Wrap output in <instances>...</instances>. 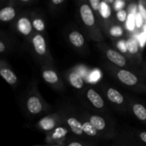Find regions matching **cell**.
<instances>
[{"mask_svg":"<svg viewBox=\"0 0 146 146\" xmlns=\"http://www.w3.org/2000/svg\"><path fill=\"white\" fill-rule=\"evenodd\" d=\"M5 49H6V46L5 44H4V41L1 40V41H0V52L3 53L4 51H5Z\"/></svg>","mask_w":146,"mask_h":146,"instance_id":"1f68e13d","label":"cell"},{"mask_svg":"<svg viewBox=\"0 0 146 146\" xmlns=\"http://www.w3.org/2000/svg\"><path fill=\"white\" fill-rule=\"evenodd\" d=\"M143 23V17L141 13L138 12L135 14V25L138 28H141Z\"/></svg>","mask_w":146,"mask_h":146,"instance_id":"4316f807","label":"cell"},{"mask_svg":"<svg viewBox=\"0 0 146 146\" xmlns=\"http://www.w3.org/2000/svg\"><path fill=\"white\" fill-rule=\"evenodd\" d=\"M51 146H61V145H58V144H54V145H51Z\"/></svg>","mask_w":146,"mask_h":146,"instance_id":"e575fe53","label":"cell"},{"mask_svg":"<svg viewBox=\"0 0 146 146\" xmlns=\"http://www.w3.org/2000/svg\"><path fill=\"white\" fill-rule=\"evenodd\" d=\"M107 98L111 102L121 105L124 103V97L118 90L113 88H108L106 91Z\"/></svg>","mask_w":146,"mask_h":146,"instance_id":"ba28073f","label":"cell"},{"mask_svg":"<svg viewBox=\"0 0 146 146\" xmlns=\"http://www.w3.org/2000/svg\"><path fill=\"white\" fill-rule=\"evenodd\" d=\"M139 138L146 145V131H142L141 133H140Z\"/></svg>","mask_w":146,"mask_h":146,"instance_id":"f546056e","label":"cell"},{"mask_svg":"<svg viewBox=\"0 0 146 146\" xmlns=\"http://www.w3.org/2000/svg\"><path fill=\"white\" fill-rule=\"evenodd\" d=\"M27 107L29 113L34 115L41 113L43 109L41 100L36 96H32L28 98L27 101Z\"/></svg>","mask_w":146,"mask_h":146,"instance_id":"5b68a950","label":"cell"},{"mask_svg":"<svg viewBox=\"0 0 146 146\" xmlns=\"http://www.w3.org/2000/svg\"><path fill=\"white\" fill-rule=\"evenodd\" d=\"M67 146H84L81 143V142H78V141H73V142L70 143Z\"/></svg>","mask_w":146,"mask_h":146,"instance_id":"4dcf8cb0","label":"cell"},{"mask_svg":"<svg viewBox=\"0 0 146 146\" xmlns=\"http://www.w3.org/2000/svg\"><path fill=\"white\" fill-rule=\"evenodd\" d=\"M99 13L102 17L106 19L108 18L111 15V9H110L109 6L107 4L106 1H102L101 4V7H100Z\"/></svg>","mask_w":146,"mask_h":146,"instance_id":"ffe728a7","label":"cell"},{"mask_svg":"<svg viewBox=\"0 0 146 146\" xmlns=\"http://www.w3.org/2000/svg\"><path fill=\"white\" fill-rule=\"evenodd\" d=\"M70 84L76 89H81L84 87V81L80 74L76 72H72L68 76Z\"/></svg>","mask_w":146,"mask_h":146,"instance_id":"5bb4252c","label":"cell"},{"mask_svg":"<svg viewBox=\"0 0 146 146\" xmlns=\"http://www.w3.org/2000/svg\"><path fill=\"white\" fill-rule=\"evenodd\" d=\"M127 51L131 54H136L139 50V46L136 40L130 38L126 41Z\"/></svg>","mask_w":146,"mask_h":146,"instance_id":"d6986e66","label":"cell"},{"mask_svg":"<svg viewBox=\"0 0 146 146\" xmlns=\"http://www.w3.org/2000/svg\"><path fill=\"white\" fill-rule=\"evenodd\" d=\"M117 78L124 85L135 86L140 82V79L135 74L125 69L118 70L116 74Z\"/></svg>","mask_w":146,"mask_h":146,"instance_id":"6da1fadb","label":"cell"},{"mask_svg":"<svg viewBox=\"0 0 146 146\" xmlns=\"http://www.w3.org/2000/svg\"><path fill=\"white\" fill-rule=\"evenodd\" d=\"M41 125L44 130H50L54 126L55 123H54V121L52 119L46 118L43 119V121H41Z\"/></svg>","mask_w":146,"mask_h":146,"instance_id":"603a6c76","label":"cell"},{"mask_svg":"<svg viewBox=\"0 0 146 146\" xmlns=\"http://www.w3.org/2000/svg\"><path fill=\"white\" fill-rule=\"evenodd\" d=\"M79 11L81 20L87 27H92L95 25V16L94 11L88 4H83L80 7Z\"/></svg>","mask_w":146,"mask_h":146,"instance_id":"7a4b0ae2","label":"cell"},{"mask_svg":"<svg viewBox=\"0 0 146 146\" xmlns=\"http://www.w3.org/2000/svg\"><path fill=\"white\" fill-rule=\"evenodd\" d=\"M33 27L38 31H43L45 29V24L41 19L36 18L32 21Z\"/></svg>","mask_w":146,"mask_h":146,"instance_id":"7402d4cb","label":"cell"},{"mask_svg":"<svg viewBox=\"0 0 146 146\" xmlns=\"http://www.w3.org/2000/svg\"><path fill=\"white\" fill-rule=\"evenodd\" d=\"M106 55L111 62L116 65L117 66L124 67L127 64L126 58L117 51L111 48H108L106 51Z\"/></svg>","mask_w":146,"mask_h":146,"instance_id":"3957f363","label":"cell"},{"mask_svg":"<svg viewBox=\"0 0 146 146\" xmlns=\"http://www.w3.org/2000/svg\"><path fill=\"white\" fill-rule=\"evenodd\" d=\"M86 97L88 101L95 108L101 109L104 107V101L100 94L93 88H89L86 92Z\"/></svg>","mask_w":146,"mask_h":146,"instance_id":"8992f818","label":"cell"},{"mask_svg":"<svg viewBox=\"0 0 146 146\" xmlns=\"http://www.w3.org/2000/svg\"><path fill=\"white\" fill-rule=\"evenodd\" d=\"M42 76L44 81L49 84H56L59 81L58 74L51 69L44 70L43 71Z\"/></svg>","mask_w":146,"mask_h":146,"instance_id":"2e32d148","label":"cell"},{"mask_svg":"<svg viewBox=\"0 0 146 146\" xmlns=\"http://www.w3.org/2000/svg\"><path fill=\"white\" fill-rule=\"evenodd\" d=\"M68 40L76 48L82 47L85 44V38L81 32L78 31H73L68 35Z\"/></svg>","mask_w":146,"mask_h":146,"instance_id":"9c48e42d","label":"cell"},{"mask_svg":"<svg viewBox=\"0 0 146 146\" xmlns=\"http://www.w3.org/2000/svg\"><path fill=\"white\" fill-rule=\"evenodd\" d=\"M32 44L36 53L39 56H44L46 53L45 38L40 34H36L32 38Z\"/></svg>","mask_w":146,"mask_h":146,"instance_id":"277c9868","label":"cell"},{"mask_svg":"<svg viewBox=\"0 0 146 146\" xmlns=\"http://www.w3.org/2000/svg\"><path fill=\"white\" fill-rule=\"evenodd\" d=\"M135 26V13H130L126 20V27L129 31H133Z\"/></svg>","mask_w":146,"mask_h":146,"instance_id":"44dd1931","label":"cell"},{"mask_svg":"<svg viewBox=\"0 0 146 146\" xmlns=\"http://www.w3.org/2000/svg\"><path fill=\"white\" fill-rule=\"evenodd\" d=\"M0 75L10 85H14L18 80L16 74L8 68H1Z\"/></svg>","mask_w":146,"mask_h":146,"instance_id":"8fae6325","label":"cell"},{"mask_svg":"<svg viewBox=\"0 0 146 146\" xmlns=\"http://www.w3.org/2000/svg\"><path fill=\"white\" fill-rule=\"evenodd\" d=\"M101 2L102 1H100V0H90L89 1V3L91 5V7H92L93 9L96 11H98V12H99Z\"/></svg>","mask_w":146,"mask_h":146,"instance_id":"484cf974","label":"cell"},{"mask_svg":"<svg viewBox=\"0 0 146 146\" xmlns=\"http://www.w3.org/2000/svg\"><path fill=\"white\" fill-rule=\"evenodd\" d=\"M83 131L84 133L91 137H95L98 135V131L91 125L89 121L83 123Z\"/></svg>","mask_w":146,"mask_h":146,"instance_id":"e0dca14e","label":"cell"},{"mask_svg":"<svg viewBox=\"0 0 146 146\" xmlns=\"http://www.w3.org/2000/svg\"><path fill=\"white\" fill-rule=\"evenodd\" d=\"M16 10L12 7H6L0 11V20L3 22L9 21L16 17Z\"/></svg>","mask_w":146,"mask_h":146,"instance_id":"7c38bea8","label":"cell"},{"mask_svg":"<svg viewBox=\"0 0 146 146\" xmlns=\"http://www.w3.org/2000/svg\"><path fill=\"white\" fill-rule=\"evenodd\" d=\"M118 48L121 52L125 53L127 52V47H126V42L124 41H121L118 43Z\"/></svg>","mask_w":146,"mask_h":146,"instance_id":"83f0119b","label":"cell"},{"mask_svg":"<svg viewBox=\"0 0 146 146\" xmlns=\"http://www.w3.org/2000/svg\"><path fill=\"white\" fill-rule=\"evenodd\" d=\"M89 122L98 131H102L106 127V123L104 118L97 115H93L90 117Z\"/></svg>","mask_w":146,"mask_h":146,"instance_id":"4fadbf2b","label":"cell"},{"mask_svg":"<svg viewBox=\"0 0 146 146\" xmlns=\"http://www.w3.org/2000/svg\"><path fill=\"white\" fill-rule=\"evenodd\" d=\"M67 130L62 127H58L56 128L54 132L51 134V139L54 141H58L59 140L62 139L66 135Z\"/></svg>","mask_w":146,"mask_h":146,"instance_id":"ac0fdd59","label":"cell"},{"mask_svg":"<svg viewBox=\"0 0 146 146\" xmlns=\"http://www.w3.org/2000/svg\"><path fill=\"white\" fill-rule=\"evenodd\" d=\"M132 109L134 115L140 121L146 122V108L143 104L136 103L133 106Z\"/></svg>","mask_w":146,"mask_h":146,"instance_id":"9a60e30c","label":"cell"},{"mask_svg":"<svg viewBox=\"0 0 146 146\" xmlns=\"http://www.w3.org/2000/svg\"><path fill=\"white\" fill-rule=\"evenodd\" d=\"M110 33H111V35L113 36L118 37L123 34V30L120 27L115 26V27H113V28H111Z\"/></svg>","mask_w":146,"mask_h":146,"instance_id":"d4e9b609","label":"cell"},{"mask_svg":"<svg viewBox=\"0 0 146 146\" xmlns=\"http://www.w3.org/2000/svg\"><path fill=\"white\" fill-rule=\"evenodd\" d=\"M64 2V0H52L51 1V3L54 5H58V4H61Z\"/></svg>","mask_w":146,"mask_h":146,"instance_id":"d6a6232c","label":"cell"},{"mask_svg":"<svg viewBox=\"0 0 146 146\" xmlns=\"http://www.w3.org/2000/svg\"><path fill=\"white\" fill-rule=\"evenodd\" d=\"M94 75H92L91 76V78H94V80H96V79H98V77L100 76V74H98V72H97V71H96L95 72V74H94Z\"/></svg>","mask_w":146,"mask_h":146,"instance_id":"836d02e7","label":"cell"},{"mask_svg":"<svg viewBox=\"0 0 146 146\" xmlns=\"http://www.w3.org/2000/svg\"><path fill=\"white\" fill-rule=\"evenodd\" d=\"M17 29L21 34L24 36H28L32 31L33 25L32 23L26 17H21L17 21Z\"/></svg>","mask_w":146,"mask_h":146,"instance_id":"52a82bcc","label":"cell"},{"mask_svg":"<svg viewBox=\"0 0 146 146\" xmlns=\"http://www.w3.org/2000/svg\"><path fill=\"white\" fill-rule=\"evenodd\" d=\"M124 4L125 3L122 1H117L115 2V9L116 10L120 11V10H122L123 7H124Z\"/></svg>","mask_w":146,"mask_h":146,"instance_id":"f1b7e54d","label":"cell"},{"mask_svg":"<svg viewBox=\"0 0 146 146\" xmlns=\"http://www.w3.org/2000/svg\"><path fill=\"white\" fill-rule=\"evenodd\" d=\"M128 15L127 14V11L124 9L118 11L116 14V17H117V19H118V20L122 23L125 22V21H126L127 18H128Z\"/></svg>","mask_w":146,"mask_h":146,"instance_id":"cb8c5ba5","label":"cell"},{"mask_svg":"<svg viewBox=\"0 0 146 146\" xmlns=\"http://www.w3.org/2000/svg\"><path fill=\"white\" fill-rule=\"evenodd\" d=\"M67 124L74 134L77 135H81L84 133L83 131V123L74 117H69L66 120Z\"/></svg>","mask_w":146,"mask_h":146,"instance_id":"30bf717a","label":"cell"}]
</instances>
